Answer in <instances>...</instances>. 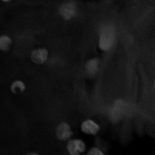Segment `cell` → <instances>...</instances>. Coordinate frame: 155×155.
I'll return each instance as SVG.
<instances>
[{
    "label": "cell",
    "mask_w": 155,
    "mask_h": 155,
    "mask_svg": "<svg viewBox=\"0 0 155 155\" xmlns=\"http://www.w3.org/2000/svg\"><path fill=\"white\" fill-rule=\"evenodd\" d=\"M115 32L113 25L104 24L100 29L99 46L104 51H107L112 47L115 39Z\"/></svg>",
    "instance_id": "1"
},
{
    "label": "cell",
    "mask_w": 155,
    "mask_h": 155,
    "mask_svg": "<svg viewBox=\"0 0 155 155\" xmlns=\"http://www.w3.org/2000/svg\"><path fill=\"white\" fill-rule=\"evenodd\" d=\"M58 11V14L63 20L69 21L76 16L77 8L73 2L66 1L59 5Z\"/></svg>",
    "instance_id": "2"
},
{
    "label": "cell",
    "mask_w": 155,
    "mask_h": 155,
    "mask_svg": "<svg viewBox=\"0 0 155 155\" xmlns=\"http://www.w3.org/2000/svg\"><path fill=\"white\" fill-rule=\"evenodd\" d=\"M49 56V50L43 46L34 48L30 54V59L32 63L38 65H44L47 62Z\"/></svg>",
    "instance_id": "3"
},
{
    "label": "cell",
    "mask_w": 155,
    "mask_h": 155,
    "mask_svg": "<svg viewBox=\"0 0 155 155\" xmlns=\"http://www.w3.org/2000/svg\"><path fill=\"white\" fill-rule=\"evenodd\" d=\"M67 150L71 155H78L84 152L86 150L85 143L80 139H70L67 141Z\"/></svg>",
    "instance_id": "4"
},
{
    "label": "cell",
    "mask_w": 155,
    "mask_h": 155,
    "mask_svg": "<svg viewBox=\"0 0 155 155\" xmlns=\"http://www.w3.org/2000/svg\"><path fill=\"white\" fill-rule=\"evenodd\" d=\"M55 132L57 138L61 141L68 140L73 135L70 125L66 122L60 123L56 127Z\"/></svg>",
    "instance_id": "5"
},
{
    "label": "cell",
    "mask_w": 155,
    "mask_h": 155,
    "mask_svg": "<svg viewBox=\"0 0 155 155\" xmlns=\"http://www.w3.org/2000/svg\"><path fill=\"white\" fill-rule=\"evenodd\" d=\"M81 129L83 132L86 134L95 135L99 131L100 127L95 122L88 119L82 122L81 125Z\"/></svg>",
    "instance_id": "6"
},
{
    "label": "cell",
    "mask_w": 155,
    "mask_h": 155,
    "mask_svg": "<svg viewBox=\"0 0 155 155\" xmlns=\"http://www.w3.org/2000/svg\"><path fill=\"white\" fill-rule=\"evenodd\" d=\"M13 41L9 35L3 34L0 36V50L3 52H8L12 46Z\"/></svg>",
    "instance_id": "7"
},
{
    "label": "cell",
    "mask_w": 155,
    "mask_h": 155,
    "mask_svg": "<svg viewBox=\"0 0 155 155\" xmlns=\"http://www.w3.org/2000/svg\"><path fill=\"white\" fill-rule=\"evenodd\" d=\"M26 89V84L24 81L20 79H17L13 81L10 86L11 92L15 94L19 93H23Z\"/></svg>",
    "instance_id": "8"
},
{
    "label": "cell",
    "mask_w": 155,
    "mask_h": 155,
    "mask_svg": "<svg viewBox=\"0 0 155 155\" xmlns=\"http://www.w3.org/2000/svg\"><path fill=\"white\" fill-rule=\"evenodd\" d=\"M99 63L97 59L94 58L90 60L86 65V72L89 75H93L95 74L98 68Z\"/></svg>",
    "instance_id": "9"
},
{
    "label": "cell",
    "mask_w": 155,
    "mask_h": 155,
    "mask_svg": "<svg viewBox=\"0 0 155 155\" xmlns=\"http://www.w3.org/2000/svg\"><path fill=\"white\" fill-rule=\"evenodd\" d=\"M88 155H103L104 153L101 150L96 147H94L91 149L87 153Z\"/></svg>",
    "instance_id": "10"
},
{
    "label": "cell",
    "mask_w": 155,
    "mask_h": 155,
    "mask_svg": "<svg viewBox=\"0 0 155 155\" xmlns=\"http://www.w3.org/2000/svg\"><path fill=\"white\" fill-rule=\"evenodd\" d=\"M13 1V0H1L2 2L5 4L11 3Z\"/></svg>",
    "instance_id": "11"
},
{
    "label": "cell",
    "mask_w": 155,
    "mask_h": 155,
    "mask_svg": "<svg viewBox=\"0 0 155 155\" xmlns=\"http://www.w3.org/2000/svg\"><path fill=\"white\" fill-rule=\"evenodd\" d=\"M28 155H37L38 154L37 153H35L34 152H31L30 153H28Z\"/></svg>",
    "instance_id": "12"
},
{
    "label": "cell",
    "mask_w": 155,
    "mask_h": 155,
    "mask_svg": "<svg viewBox=\"0 0 155 155\" xmlns=\"http://www.w3.org/2000/svg\"><path fill=\"white\" fill-rule=\"evenodd\" d=\"M55 1H61V0H55Z\"/></svg>",
    "instance_id": "13"
}]
</instances>
